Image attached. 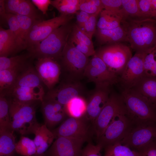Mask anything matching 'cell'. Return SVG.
<instances>
[{
  "label": "cell",
  "mask_w": 156,
  "mask_h": 156,
  "mask_svg": "<svg viewBox=\"0 0 156 156\" xmlns=\"http://www.w3.org/2000/svg\"><path fill=\"white\" fill-rule=\"evenodd\" d=\"M121 25L126 32L127 42L135 52L147 53L156 47V19L127 18Z\"/></svg>",
  "instance_id": "1"
},
{
  "label": "cell",
  "mask_w": 156,
  "mask_h": 156,
  "mask_svg": "<svg viewBox=\"0 0 156 156\" xmlns=\"http://www.w3.org/2000/svg\"><path fill=\"white\" fill-rule=\"evenodd\" d=\"M37 101L22 102L11 98L9 114L12 129L22 135L34 134L41 124L36 117Z\"/></svg>",
  "instance_id": "2"
},
{
  "label": "cell",
  "mask_w": 156,
  "mask_h": 156,
  "mask_svg": "<svg viewBox=\"0 0 156 156\" xmlns=\"http://www.w3.org/2000/svg\"><path fill=\"white\" fill-rule=\"evenodd\" d=\"M120 95L133 124L156 122V106L132 88L123 89Z\"/></svg>",
  "instance_id": "3"
},
{
  "label": "cell",
  "mask_w": 156,
  "mask_h": 156,
  "mask_svg": "<svg viewBox=\"0 0 156 156\" xmlns=\"http://www.w3.org/2000/svg\"><path fill=\"white\" fill-rule=\"evenodd\" d=\"M72 29L68 23L61 26L39 43L29 49L31 55L38 59L49 58L55 60L61 58Z\"/></svg>",
  "instance_id": "4"
},
{
  "label": "cell",
  "mask_w": 156,
  "mask_h": 156,
  "mask_svg": "<svg viewBox=\"0 0 156 156\" xmlns=\"http://www.w3.org/2000/svg\"><path fill=\"white\" fill-rule=\"evenodd\" d=\"M96 52L109 70L119 78L133 56L131 48L121 43L107 44Z\"/></svg>",
  "instance_id": "5"
},
{
  "label": "cell",
  "mask_w": 156,
  "mask_h": 156,
  "mask_svg": "<svg viewBox=\"0 0 156 156\" xmlns=\"http://www.w3.org/2000/svg\"><path fill=\"white\" fill-rule=\"evenodd\" d=\"M73 17L72 15L60 14L47 20H37L25 38L26 47L29 49L39 43L56 29L68 23Z\"/></svg>",
  "instance_id": "6"
},
{
  "label": "cell",
  "mask_w": 156,
  "mask_h": 156,
  "mask_svg": "<svg viewBox=\"0 0 156 156\" xmlns=\"http://www.w3.org/2000/svg\"><path fill=\"white\" fill-rule=\"evenodd\" d=\"M127 114L125 107L120 95L111 93L108 100L92 125L97 140L117 115Z\"/></svg>",
  "instance_id": "7"
},
{
  "label": "cell",
  "mask_w": 156,
  "mask_h": 156,
  "mask_svg": "<svg viewBox=\"0 0 156 156\" xmlns=\"http://www.w3.org/2000/svg\"><path fill=\"white\" fill-rule=\"evenodd\" d=\"M83 76L96 87H108L118 83L119 77L110 71L105 63L96 54L93 56L85 68Z\"/></svg>",
  "instance_id": "8"
},
{
  "label": "cell",
  "mask_w": 156,
  "mask_h": 156,
  "mask_svg": "<svg viewBox=\"0 0 156 156\" xmlns=\"http://www.w3.org/2000/svg\"><path fill=\"white\" fill-rule=\"evenodd\" d=\"M156 139V122H146L133 124L121 143L138 152Z\"/></svg>",
  "instance_id": "9"
},
{
  "label": "cell",
  "mask_w": 156,
  "mask_h": 156,
  "mask_svg": "<svg viewBox=\"0 0 156 156\" xmlns=\"http://www.w3.org/2000/svg\"><path fill=\"white\" fill-rule=\"evenodd\" d=\"M133 124L126 114L117 115L97 140V144L103 148L107 146L121 142Z\"/></svg>",
  "instance_id": "10"
},
{
  "label": "cell",
  "mask_w": 156,
  "mask_h": 156,
  "mask_svg": "<svg viewBox=\"0 0 156 156\" xmlns=\"http://www.w3.org/2000/svg\"><path fill=\"white\" fill-rule=\"evenodd\" d=\"M61 58L64 67L72 79H77L83 76L89 62L88 57L78 50L69 39L64 48Z\"/></svg>",
  "instance_id": "11"
},
{
  "label": "cell",
  "mask_w": 156,
  "mask_h": 156,
  "mask_svg": "<svg viewBox=\"0 0 156 156\" xmlns=\"http://www.w3.org/2000/svg\"><path fill=\"white\" fill-rule=\"evenodd\" d=\"M91 123L84 117L79 118L69 117L58 127L51 130L55 138L64 137L80 139L86 141L91 134Z\"/></svg>",
  "instance_id": "12"
},
{
  "label": "cell",
  "mask_w": 156,
  "mask_h": 156,
  "mask_svg": "<svg viewBox=\"0 0 156 156\" xmlns=\"http://www.w3.org/2000/svg\"><path fill=\"white\" fill-rule=\"evenodd\" d=\"M146 53L135 52L119 77L118 83L123 89L133 88L144 76V61Z\"/></svg>",
  "instance_id": "13"
},
{
  "label": "cell",
  "mask_w": 156,
  "mask_h": 156,
  "mask_svg": "<svg viewBox=\"0 0 156 156\" xmlns=\"http://www.w3.org/2000/svg\"><path fill=\"white\" fill-rule=\"evenodd\" d=\"M83 140L59 137L48 149L44 156H82Z\"/></svg>",
  "instance_id": "14"
},
{
  "label": "cell",
  "mask_w": 156,
  "mask_h": 156,
  "mask_svg": "<svg viewBox=\"0 0 156 156\" xmlns=\"http://www.w3.org/2000/svg\"><path fill=\"white\" fill-rule=\"evenodd\" d=\"M36 70L42 82L49 90L58 82L60 66L55 60L49 58H38Z\"/></svg>",
  "instance_id": "15"
},
{
  "label": "cell",
  "mask_w": 156,
  "mask_h": 156,
  "mask_svg": "<svg viewBox=\"0 0 156 156\" xmlns=\"http://www.w3.org/2000/svg\"><path fill=\"white\" fill-rule=\"evenodd\" d=\"M61 85L49 90L45 94L43 100L54 101L65 105L73 98L81 96L83 89L80 82L73 81Z\"/></svg>",
  "instance_id": "16"
},
{
  "label": "cell",
  "mask_w": 156,
  "mask_h": 156,
  "mask_svg": "<svg viewBox=\"0 0 156 156\" xmlns=\"http://www.w3.org/2000/svg\"><path fill=\"white\" fill-rule=\"evenodd\" d=\"M109 88L95 87L87 101L86 110L84 117L91 123L102 110L109 97Z\"/></svg>",
  "instance_id": "17"
},
{
  "label": "cell",
  "mask_w": 156,
  "mask_h": 156,
  "mask_svg": "<svg viewBox=\"0 0 156 156\" xmlns=\"http://www.w3.org/2000/svg\"><path fill=\"white\" fill-rule=\"evenodd\" d=\"M41 103V110L44 124L49 129L62 121L67 116L64 105L59 103L47 100H43Z\"/></svg>",
  "instance_id": "18"
},
{
  "label": "cell",
  "mask_w": 156,
  "mask_h": 156,
  "mask_svg": "<svg viewBox=\"0 0 156 156\" xmlns=\"http://www.w3.org/2000/svg\"><path fill=\"white\" fill-rule=\"evenodd\" d=\"M45 94L43 87L36 88L15 87L7 96H10L11 98L22 102H42Z\"/></svg>",
  "instance_id": "19"
},
{
  "label": "cell",
  "mask_w": 156,
  "mask_h": 156,
  "mask_svg": "<svg viewBox=\"0 0 156 156\" xmlns=\"http://www.w3.org/2000/svg\"><path fill=\"white\" fill-rule=\"evenodd\" d=\"M34 140L36 148L35 156H44L46 152L52 144L55 136L46 124L40 125L34 134Z\"/></svg>",
  "instance_id": "20"
},
{
  "label": "cell",
  "mask_w": 156,
  "mask_h": 156,
  "mask_svg": "<svg viewBox=\"0 0 156 156\" xmlns=\"http://www.w3.org/2000/svg\"><path fill=\"white\" fill-rule=\"evenodd\" d=\"M101 44H109L127 41L126 32L122 25L110 29H96L94 34Z\"/></svg>",
  "instance_id": "21"
},
{
  "label": "cell",
  "mask_w": 156,
  "mask_h": 156,
  "mask_svg": "<svg viewBox=\"0 0 156 156\" xmlns=\"http://www.w3.org/2000/svg\"><path fill=\"white\" fill-rule=\"evenodd\" d=\"M22 50L17 39L10 29L0 28V57L8 56Z\"/></svg>",
  "instance_id": "22"
},
{
  "label": "cell",
  "mask_w": 156,
  "mask_h": 156,
  "mask_svg": "<svg viewBox=\"0 0 156 156\" xmlns=\"http://www.w3.org/2000/svg\"><path fill=\"white\" fill-rule=\"evenodd\" d=\"M132 88L156 106V77L144 76Z\"/></svg>",
  "instance_id": "23"
},
{
  "label": "cell",
  "mask_w": 156,
  "mask_h": 156,
  "mask_svg": "<svg viewBox=\"0 0 156 156\" xmlns=\"http://www.w3.org/2000/svg\"><path fill=\"white\" fill-rule=\"evenodd\" d=\"M97 21V29H110L121 25L124 17L122 15L104 9L99 14Z\"/></svg>",
  "instance_id": "24"
},
{
  "label": "cell",
  "mask_w": 156,
  "mask_h": 156,
  "mask_svg": "<svg viewBox=\"0 0 156 156\" xmlns=\"http://www.w3.org/2000/svg\"><path fill=\"white\" fill-rule=\"evenodd\" d=\"M42 82L36 69L31 67H28L20 74L13 88L15 87H42Z\"/></svg>",
  "instance_id": "25"
},
{
  "label": "cell",
  "mask_w": 156,
  "mask_h": 156,
  "mask_svg": "<svg viewBox=\"0 0 156 156\" xmlns=\"http://www.w3.org/2000/svg\"><path fill=\"white\" fill-rule=\"evenodd\" d=\"M12 129L0 130V156H14L16 143Z\"/></svg>",
  "instance_id": "26"
},
{
  "label": "cell",
  "mask_w": 156,
  "mask_h": 156,
  "mask_svg": "<svg viewBox=\"0 0 156 156\" xmlns=\"http://www.w3.org/2000/svg\"><path fill=\"white\" fill-rule=\"evenodd\" d=\"M87 105V101L82 96H79L72 99L64 105V108L69 117L79 118L85 115Z\"/></svg>",
  "instance_id": "27"
},
{
  "label": "cell",
  "mask_w": 156,
  "mask_h": 156,
  "mask_svg": "<svg viewBox=\"0 0 156 156\" xmlns=\"http://www.w3.org/2000/svg\"><path fill=\"white\" fill-rule=\"evenodd\" d=\"M29 56L24 55L8 57H0V70L9 69L20 72L26 68L27 60Z\"/></svg>",
  "instance_id": "28"
},
{
  "label": "cell",
  "mask_w": 156,
  "mask_h": 156,
  "mask_svg": "<svg viewBox=\"0 0 156 156\" xmlns=\"http://www.w3.org/2000/svg\"><path fill=\"white\" fill-rule=\"evenodd\" d=\"M20 72L9 69L0 70V94L6 96L14 87Z\"/></svg>",
  "instance_id": "29"
},
{
  "label": "cell",
  "mask_w": 156,
  "mask_h": 156,
  "mask_svg": "<svg viewBox=\"0 0 156 156\" xmlns=\"http://www.w3.org/2000/svg\"><path fill=\"white\" fill-rule=\"evenodd\" d=\"M79 0H54L51 5L55 8L60 14L73 15L79 11Z\"/></svg>",
  "instance_id": "30"
},
{
  "label": "cell",
  "mask_w": 156,
  "mask_h": 156,
  "mask_svg": "<svg viewBox=\"0 0 156 156\" xmlns=\"http://www.w3.org/2000/svg\"><path fill=\"white\" fill-rule=\"evenodd\" d=\"M104 148V156H139V152L121 142L107 146Z\"/></svg>",
  "instance_id": "31"
},
{
  "label": "cell",
  "mask_w": 156,
  "mask_h": 156,
  "mask_svg": "<svg viewBox=\"0 0 156 156\" xmlns=\"http://www.w3.org/2000/svg\"><path fill=\"white\" fill-rule=\"evenodd\" d=\"M16 152L23 156H35L36 148L34 140L25 136H22L16 144Z\"/></svg>",
  "instance_id": "32"
},
{
  "label": "cell",
  "mask_w": 156,
  "mask_h": 156,
  "mask_svg": "<svg viewBox=\"0 0 156 156\" xmlns=\"http://www.w3.org/2000/svg\"><path fill=\"white\" fill-rule=\"evenodd\" d=\"M9 100L3 94L0 95V130L12 129L9 114Z\"/></svg>",
  "instance_id": "33"
},
{
  "label": "cell",
  "mask_w": 156,
  "mask_h": 156,
  "mask_svg": "<svg viewBox=\"0 0 156 156\" xmlns=\"http://www.w3.org/2000/svg\"><path fill=\"white\" fill-rule=\"evenodd\" d=\"M144 66V76L156 77V47L146 53Z\"/></svg>",
  "instance_id": "34"
},
{
  "label": "cell",
  "mask_w": 156,
  "mask_h": 156,
  "mask_svg": "<svg viewBox=\"0 0 156 156\" xmlns=\"http://www.w3.org/2000/svg\"><path fill=\"white\" fill-rule=\"evenodd\" d=\"M6 22L9 27V29L16 36L22 49L26 47L22 38L20 25L16 15L7 13Z\"/></svg>",
  "instance_id": "35"
},
{
  "label": "cell",
  "mask_w": 156,
  "mask_h": 156,
  "mask_svg": "<svg viewBox=\"0 0 156 156\" xmlns=\"http://www.w3.org/2000/svg\"><path fill=\"white\" fill-rule=\"evenodd\" d=\"M79 8L90 14L100 13L104 9L101 0H79Z\"/></svg>",
  "instance_id": "36"
},
{
  "label": "cell",
  "mask_w": 156,
  "mask_h": 156,
  "mask_svg": "<svg viewBox=\"0 0 156 156\" xmlns=\"http://www.w3.org/2000/svg\"><path fill=\"white\" fill-rule=\"evenodd\" d=\"M121 0L125 16L124 19L127 18H143L139 8L137 0Z\"/></svg>",
  "instance_id": "37"
},
{
  "label": "cell",
  "mask_w": 156,
  "mask_h": 156,
  "mask_svg": "<svg viewBox=\"0 0 156 156\" xmlns=\"http://www.w3.org/2000/svg\"><path fill=\"white\" fill-rule=\"evenodd\" d=\"M16 14L25 16L36 19L38 18L37 10L30 0H21Z\"/></svg>",
  "instance_id": "38"
},
{
  "label": "cell",
  "mask_w": 156,
  "mask_h": 156,
  "mask_svg": "<svg viewBox=\"0 0 156 156\" xmlns=\"http://www.w3.org/2000/svg\"><path fill=\"white\" fill-rule=\"evenodd\" d=\"M99 14H91L88 20L83 24L80 26L76 25L79 28L91 39L96 30L97 18Z\"/></svg>",
  "instance_id": "39"
},
{
  "label": "cell",
  "mask_w": 156,
  "mask_h": 156,
  "mask_svg": "<svg viewBox=\"0 0 156 156\" xmlns=\"http://www.w3.org/2000/svg\"><path fill=\"white\" fill-rule=\"evenodd\" d=\"M15 15L20 25L23 40L25 44L26 37L35 22L38 19L22 15Z\"/></svg>",
  "instance_id": "40"
},
{
  "label": "cell",
  "mask_w": 156,
  "mask_h": 156,
  "mask_svg": "<svg viewBox=\"0 0 156 156\" xmlns=\"http://www.w3.org/2000/svg\"><path fill=\"white\" fill-rule=\"evenodd\" d=\"M104 9L122 15L125 18L121 0H101Z\"/></svg>",
  "instance_id": "41"
},
{
  "label": "cell",
  "mask_w": 156,
  "mask_h": 156,
  "mask_svg": "<svg viewBox=\"0 0 156 156\" xmlns=\"http://www.w3.org/2000/svg\"><path fill=\"white\" fill-rule=\"evenodd\" d=\"M69 40L78 50L87 57L93 56L96 54V52L94 49L79 41L72 35Z\"/></svg>",
  "instance_id": "42"
},
{
  "label": "cell",
  "mask_w": 156,
  "mask_h": 156,
  "mask_svg": "<svg viewBox=\"0 0 156 156\" xmlns=\"http://www.w3.org/2000/svg\"><path fill=\"white\" fill-rule=\"evenodd\" d=\"M71 35L79 41L94 49L92 39L83 32L76 25L74 26L72 29Z\"/></svg>",
  "instance_id": "43"
},
{
  "label": "cell",
  "mask_w": 156,
  "mask_h": 156,
  "mask_svg": "<svg viewBox=\"0 0 156 156\" xmlns=\"http://www.w3.org/2000/svg\"><path fill=\"white\" fill-rule=\"evenodd\" d=\"M102 149L100 144L94 145L89 142L83 149L82 156H101V152Z\"/></svg>",
  "instance_id": "44"
},
{
  "label": "cell",
  "mask_w": 156,
  "mask_h": 156,
  "mask_svg": "<svg viewBox=\"0 0 156 156\" xmlns=\"http://www.w3.org/2000/svg\"><path fill=\"white\" fill-rule=\"evenodd\" d=\"M137 2L142 17L152 18L151 0H137Z\"/></svg>",
  "instance_id": "45"
},
{
  "label": "cell",
  "mask_w": 156,
  "mask_h": 156,
  "mask_svg": "<svg viewBox=\"0 0 156 156\" xmlns=\"http://www.w3.org/2000/svg\"><path fill=\"white\" fill-rule=\"evenodd\" d=\"M138 152L139 156H156V139L143 147Z\"/></svg>",
  "instance_id": "46"
},
{
  "label": "cell",
  "mask_w": 156,
  "mask_h": 156,
  "mask_svg": "<svg viewBox=\"0 0 156 156\" xmlns=\"http://www.w3.org/2000/svg\"><path fill=\"white\" fill-rule=\"evenodd\" d=\"M21 0H4L5 9L7 13L16 14Z\"/></svg>",
  "instance_id": "47"
},
{
  "label": "cell",
  "mask_w": 156,
  "mask_h": 156,
  "mask_svg": "<svg viewBox=\"0 0 156 156\" xmlns=\"http://www.w3.org/2000/svg\"><path fill=\"white\" fill-rule=\"evenodd\" d=\"M31 1L39 10L45 14H46L49 5L51 4V0H32Z\"/></svg>",
  "instance_id": "48"
},
{
  "label": "cell",
  "mask_w": 156,
  "mask_h": 156,
  "mask_svg": "<svg viewBox=\"0 0 156 156\" xmlns=\"http://www.w3.org/2000/svg\"><path fill=\"white\" fill-rule=\"evenodd\" d=\"M77 25L80 26L85 23L91 14L79 10L76 13Z\"/></svg>",
  "instance_id": "49"
},
{
  "label": "cell",
  "mask_w": 156,
  "mask_h": 156,
  "mask_svg": "<svg viewBox=\"0 0 156 156\" xmlns=\"http://www.w3.org/2000/svg\"><path fill=\"white\" fill-rule=\"evenodd\" d=\"M7 13L6 12L4 4V0H0V15L1 20L6 22Z\"/></svg>",
  "instance_id": "50"
},
{
  "label": "cell",
  "mask_w": 156,
  "mask_h": 156,
  "mask_svg": "<svg viewBox=\"0 0 156 156\" xmlns=\"http://www.w3.org/2000/svg\"><path fill=\"white\" fill-rule=\"evenodd\" d=\"M152 18L156 19V0H151Z\"/></svg>",
  "instance_id": "51"
}]
</instances>
